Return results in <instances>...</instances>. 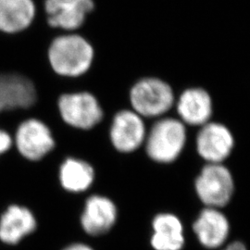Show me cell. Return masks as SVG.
<instances>
[{
	"label": "cell",
	"instance_id": "cell-1",
	"mask_svg": "<svg viewBox=\"0 0 250 250\" xmlns=\"http://www.w3.org/2000/svg\"><path fill=\"white\" fill-rule=\"evenodd\" d=\"M54 72L64 77H78L88 72L94 61V48L83 36L63 35L54 39L47 51Z\"/></svg>",
	"mask_w": 250,
	"mask_h": 250
},
{
	"label": "cell",
	"instance_id": "cell-2",
	"mask_svg": "<svg viewBox=\"0 0 250 250\" xmlns=\"http://www.w3.org/2000/svg\"><path fill=\"white\" fill-rule=\"evenodd\" d=\"M146 137L149 158L160 163H170L178 158L185 147L187 129L180 120L163 118L154 124Z\"/></svg>",
	"mask_w": 250,
	"mask_h": 250
},
{
	"label": "cell",
	"instance_id": "cell-3",
	"mask_svg": "<svg viewBox=\"0 0 250 250\" xmlns=\"http://www.w3.org/2000/svg\"><path fill=\"white\" fill-rule=\"evenodd\" d=\"M133 110L146 118L160 117L174 104V94L169 83L159 78L147 77L136 82L130 92Z\"/></svg>",
	"mask_w": 250,
	"mask_h": 250
},
{
	"label": "cell",
	"instance_id": "cell-4",
	"mask_svg": "<svg viewBox=\"0 0 250 250\" xmlns=\"http://www.w3.org/2000/svg\"><path fill=\"white\" fill-rule=\"evenodd\" d=\"M58 107L63 122L76 129L90 130L103 119L98 99L88 92L63 94Z\"/></svg>",
	"mask_w": 250,
	"mask_h": 250
},
{
	"label": "cell",
	"instance_id": "cell-5",
	"mask_svg": "<svg viewBox=\"0 0 250 250\" xmlns=\"http://www.w3.org/2000/svg\"><path fill=\"white\" fill-rule=\"evenodd\" d=\"M196 190L201 201L208 208L224 207L233 193L232 174L221 163H208L197 178Z\"/></svg>",
	"mask_w": 250,
	"mask_h": 250
},
{
	"label": "cell",
	"instance_id": "cell-6",
	"mask_svg": "<svg viewBox=\"0 0 250 250\" xmlns=\"http://www.w3.org/2000/svg\"><path fill=\"white\" fill-rule=\"evenodd\" d=\"M13 142L19 153L31 161L42 160L55 147L51 130L37 119H29L19 125Z\"/></svg>",
	"mask_w": 250,
	"mask_h": 250
},
{
	"label": "cell",
	"instance_id": "cell-7",
	"mask_svg": "<svg viewBox=\"0 0 250 250\" xmlns=\"http://www.w3.org/2000/svg\"><path fill=\"white\" fill-rule=\"evenodd\" d=\"M109 136L118 151L130 153L136 150L146 136L142 117L134 110L119 111L113 118Z\"/></svg>",
	"mask_w": 250,
	"mask_h": 250
},
{
	"label": "cell",
	"instance_id": "cell-8",
	"mask_svg": "<svg viewBox=\"0 0 250 250\" xmlns=\"http://www.w3.org/2000/svg\"><path fill=\"white\" fill-rule=\"evenodd\" d=\"M94 7L93 0H45L46 21L54 28L73 31L83 24Z\"/></svg>",
	"mask_w": 250,
	"mask_h": 250
},
{
	"label": "cell",
	"instance_id": "cell-9",
	"mask_svg": "<svg viewBox=\"0 0 250 250\" xmlns=\"http://www.w3.org/2000/svg\"><path fill=\"white\" fill-rule=\"evenodd\" d=\"M233 145L232 133L222 124L208 122L197 134V152L208 163H222L231 154Z\"/></svg>",
	"mask_w": 250,
	"mask_h": 250
},
{
	"label": "cell",
	"instance_id": "cell-10",
	"mask_svg": "<svg viewBox=\"0 0 250 250\" xmlns=\"http://www.w3.org/2000/svg\"><path fill=\"white\" fill-rule=\"evenodd\" d=\"M36 98V86L26 76L19 73L0 74V113L33 107Z\"/></svg>",
	"mask_w": 250,
	"mask_h": 250
},
{
	"label": "cell",
	"instance_id": "cell-11",
	"mask_svg": "<svg viewBox=\"0 0 250 250\" xmlns=\"http://www.w3.org/2000/svg\"><path fill=\"white\" fill-rule=\"evenodd\" d=\"M37 228L36 216L24 206L12 204L0 216V242L15 246Z\"/></svg>",
	"mask_w": 250,
	"mask_h": 250
},
{
	"label": "cell",
	"instance_id": "cell-12",
	"mask_svg": "<svg viewBox=\"0 0 250 250\" xmlns=\"http://www.w3.org/2000/svg\"><path fill=\"white\" fill-rule=\"evenodd\" d=\"M177 112L184 125L202 126L212 115V100L206 90L189 88L179 98Z\"/></svg>",
	"mask_w": 250,
	"mask_h": 250
},
{
	"label": "cell",
	"instance_id": "cell-13",
	"mask_svg": "<svg viewBox=\"0 0 250 250\" xmlns=\"http://www.w3.org/2000/svg\"><path fill=\"white\" fill-rule=\"evenodd\" d=\"M117 220V208L107 197H90L82 215V226L91 235H100L108 232Z\"/></svg>",
	"mask_w": 250,
	"mask_h": 250
},
{
	"label": "cell",
	"instance_id": "cell-14",
	"mask_svg": "<svg viewBox=\"0 0 250 250\" xmlns=\"http://www.w3.org/2000/svg\"><path fill=\"white\" fill-rule=\"evenodd\" d=\"M229 222L214 208H208L194 224V231L200 243L208 249H216L224 244L229 234Z\"/></svg>",
	"mask_w": 250,
	"mask_h": 250
},
{
	"label": "cell",
	"instance_id": "cell-15",
	"mask_svg": "<svg viewBox=\"0 0 250 250\" xmlns=\"http://www.w3.org/2000/svg\"><path fill=\"white\" fill-rule=\"evenodd\" d=\"M36 14L34 0H0V32L21 33L32 24Z\"/></svg>",
	"mask_w": 250,
	"mask_h": 250
},
{
	"label": "cell",
	"instance_id": "cell-16",
	"mask_svg": "<svg viewBox=\"0 0 250 250\" xmlns=\"http://www.w3.org/2000/svg\"><path fill=\"white\" fill-rule=\"evenodd\" d=\"M152 247L156 250H181L185 238L183 225L174 215H158L153 221Z\"/></svg>",
	"mask_w": 250,
	"mask_h": 250
},
{
	"label": "cell",
	"instance_id": "cell-17",
	"mask_svg": "<svg viewBox=\"0 0 250 250\" xmlns=\"http://www.w3.org/2000/svg\"><path fill=\"white\" fill-rule=\"evenodd\" d=\"M95 178L93 167L85 161L74 158L65 160L60 169V181L70 192H83L90 188Z\"/></svg>",
	"mask_w": 250,
	"mask_h": 250
},
{
	"label": "cell",
	"instance_id": "cell-18",
	"mask_svg": "<svg viewBox=\"0 0 250 250\" xmlns=\"http://www.w3.org/2000/svg\"><path fill=\"white\" fill-rule=\"evenodd\" d=\"M13 145L12 137L9 133L0 129V156L9 151Z\"/></svg>",
	"mask_w": 250,
	"mask_h": 250
},
{
	"label": "cell",
	"instance_id": "cell-19",
	"mask_svg": "<svg viewBox=\"0 0 250 250\" xmlns=\"http://www.w3.org/2000/svg\"><path fill=\"white\" fill-rule=\"evenodd\" d=\"M63 250H93L91 248L83 244H73Z\"/></svg>",
	"mask_w": 250,
	"mask_h": 250
},
{
	"label": "cell",
	"instance_id": "cell-20",
	"mask_svg": "<svg viewBox=\"0 0 250 250\" xmlns=\"http://www.w3.org/2000/svg\"><path fill=\"white\" fill-rule=\"evenodd\" d=\"M224 250H247V249L241 242H233Z\"/></svg>",
	"mask_w": 250,
	"mask_h": 250
}]
</instances>
